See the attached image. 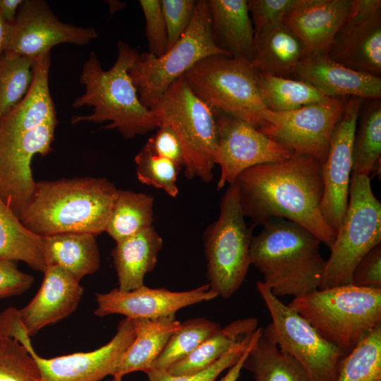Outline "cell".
Wrapping results in <instances>:
<instances>
[{
  "label": "cell",
  "mask_w": 381,
  "mask_h": 381,
  "mask_svg": "<svg viewBox=\"0 0 381 381\" xmlns=\"http://www.w3.org/2000/svg\"><path fill=\"white\" fill-rule=\"evenodd\" d=\"M235 182L243 215L253 226L276 218L286 219L331 248L336 234L321 213L323 184L321 164L316 159L294 153L280 162L248 168Z\"/></svg>",
  "instance_id": "1"
},
{
  "label": "cell",
  "mask_w": 381,
  "mask_h": 381,
  "mask_svg": "<svg viewBox=\"0 0 381 381\" xmlns=\"http://www.w3.org/2000/svg\"><path fill=\"white\" fill-rule=\"evenodd\" d=\"M117 190L105 178L36 182L18 218L42 237L68 232L97 236L105 231Z\"/></svg>",
  "instance_id": "2"
},
{
  "label": "cell",
  "mask_w": 381,
  "mask_h": 381,
  "mask_svg": "<svg viewBox=\"0 0 381 381\" xmlns=\"http://www.w3.org/2000/svg\"><path fill=\"white\" fill-rule=\"evenodd\" d=\"M117 47L116 60L109 70L102 68L94 52L84 63L80 82L85 91L75 99L73 107L91 106L92 114L74 116L71 122L109 121L104 128L117 129L123 138L131 139L158 128L161 121L141 103L128 73L140 54L122 41Z\"/></svg>",
  "instance_id": "3"
},
{
  "label": "cell",
  "mask_w": 381,
  "mask_h": 381,
  "mask_svg": "<svg viewBox=\"0 0 381 381\" xmlns=\"http://www.w3.org/2000/svg\"><path fill=\"white\" fill-rule=\"evenodd\" d=\"M262 226L250 248V264L262 274V282L277 297L300 298L319 289L326 262L320 241L286 219Z\"/></svg>",
  "instance_id": "4"
},
{
  "label": "cell",
  "mask_w": 381,
  "mask_h": 381,
  "mask_svg": "<svg viewBox=\"0 0 381 381\" xmlns=\"http://www.w3.org/2000/svg\"><path fill=\"white\" fill-rule=\"evenodd\" d=\"M287 305L345 355L381 324V289L349 284L319 289Z\"/></svg>",
  "instance_id": "5"
},
{
  "label": "cell",
  "mask_w": 381,
  "mask_h": 381,
  "mask_svg": "<svg viewBox=\"0 0 381 381\" xmlns=\"http://www.w3.org/2000/svg\"><path fill=\"white\" fill-rule=\"evenodd\" d=\"M193 92L214 111L241 119L260 131L270 110L260 95L258 73L246 59L207 57L183 75Z\"/></svg>",
  "instance_id": "6"
},
{
  "label": "cell",
  "mask_w": 381,
  "mask_h": 381,
  "mask_svg": "<svg viewBox=\"0 0 381 381\" xmlns=\"http://www.w3.org/2000/svg\"><path fill=\"white\" fill-rule=\"evenodd\" d=\"M150 109L178 136L186 178L211 181L217 147L214 111L193 92L183 76L173 82Z\"/></svg>",
  "instance_id": "7"
},
{
  "label": "cell",
  "mask_w": 381,
  "mask_h": 381,
  "mask_svg": "<svg viewBox=\"0 0 381 381\" xmlns=\"http://www.w3.org/2000/svg\"><path fill=\"white\" fill-rule=\"evenodd\" d=\"M229 54L214 44L207 0L196 1L191 21L176 44L160 56L140 54L128 71L141 103L150 109L176 80L202 59Z\"/></svg>",
  "instance_id": "8"
},
{
  "label": "cell",
  "mask_w": 381,
  "mask_h": 381,
  "mask_svg": "<svg viewBox=\"0 0 381 381\" xmlns=\"http://www.w3.org/2000/svg\"><path fill=\"white\" fill-rule=\"evenodd\" d=\"M381 243V203L375 196L369 176L351 174L347 208L329 258L320 289L351 284L361 260Z\"/></svg>",
  "instance_id": "9"
},
{
  "label": "cell",
  "mask_w": 381,
  "mask_h": 381,
  "mask_svg": "<svg viewBox=\"0 0 381 381\" xmlns=\"http://www.w3.org/2000/svg\"><path fill=\"white\" fill-rule=\"evenodd\" d=\"M245 218L234 182L224 192L219 217L207 228L203 237L208 284L223 298H230L238 290L251 265L253 226L248 227Z\"/></svg>",
  "instance_id": "10"
},
{
  "label": "cell",
  "mask_w": 381,
  "mask_h": 381,
  "mask_svg": "<svg viewBox=\"0 0 381 381\" xmlns=\"http://www.w3.org/2000/svg\"><path fill=\"white\" fill-rule=\"evenodd\" d=\"M256 288L270 313L279 348L297 361L312 381H336L346 355L262 282H257Z\"/></svg>",
  "instance_id": "11"
},
{
  "label": "cell",
  "mask_w": 381,
  "mask_h": 381,
  "mask_svg": "<svg viewBox=\"0 0 381 381\" xmlns=\"http://www.w3.org/2000/svg\"><path fill=\"white\" fill-rule=\"evenodd\" d=\"M58 121L28 127L8 115L0 120V198L19 217L35 186L31 162L53 151Z\"/></svg>",
  "instance_id": "12"
},
{
  "label": "cell",
  "mask_w": 381,
  "mask_h": 381,
  "mask_svg": "<svg viewBox=\"0 0 381 381\" xmlns=\"http://www.w3.org/2000/svg\"><path fill=\"white\" fill-rule=\"evenodd\" d=\"M349 97H338L286 112L270 111L260 132L289 147L294 153L325 162L333 131Z\"/></svg>",
  "instance_id": "13"
},
{
  "label": "cell",
  "mask_w": 381,
  "mask_h": 381,
  "mask_svg": "<svg viewBox=\"0 0 381 381\" xmlns=\"http://www.w3.org/2000/svg\"><path fill=\"white\" fill-rule=\"evenodd\" d=\"M217 147L214 163L221 169L217 190L234 183L244 170L253 166L275 163L290 158L294 153L237 118L215 111Z\"/></svg>",
  "instance_id": "14"
},
{
  "label": "cell",
  "mask_w": 381,
  "mask_h": 381,
  "mask_svg": "<svg viewBox=\"0 0 381 381\" xmlns=\"http://www.w3.org/2000/svg\"><path fill=\"white\" fill-rule=\"evenodd\" d=\"M92 28L78 27L60 21L41 0L23 1L16 19L9 24L5 52L35 59L59 44L85 45L96 38Z\"/></svg>",
  "instance_id": "15"
},
{
  "label": "cell",
  "mask_w": 381,
  "mask_h": 381,
  "mask_svg": "<svg viewBox=\"0 0 381 381\" xmlns=\"http://www.w3.org/2000/svg\"><path fill=\"white\" fill-rule=\"evenodd\" d=\"M363 99L349 97L344 112L332 135L329 150L321 165L323 184L322 215L337 234L345 215L352 172L354 133Z\"/></svg>",
  "instance_id": "16"
},
{
  "label": "cell",
  "mask_w": 381,
  "mask_h": 381,
  "mask_svg": "<svg viewBox=\"0 0 381 381\" xmlns=\"http://www.w3.org/2000/svg\"><path fill=\"white\" fill-rule=\"evenodd\" d=\"M327 54L351 69L381 75V1L351 0Z\"/></svg>",
  "instance_id": "17"
},
{
  "label": "cell",
  "mask_w": 381,
  "mask_h": 381,
  "mask_svg": "<svg viewBox=\"0 0 381 381\" xmlns=\"http://www.w3.org/2000/svg\"><path fill=\"white\" fill-rule=\"evenodd\" d=\"M135 335L133 320L124 318L119 323L113 338L94 351L51 358L40 356L34 349L29 353L35 359L43 381H100L107 375H113Z\"/></svg>",
  "instance_id": "18"
},
{
  "label": "cell",
  "mask_w": 381,
  "mask_h": 381,
  "mask_svg": "<svg viewBox=\"0 0 381 381\" xmlns=\"http://www.w3.org/2000/svg\"><path fill=\"white\" fill-rule=\"evenodd\" d=\"M217 297L208 284L184 291L145 285L128 291L115 288L107 293L96 294L97 306L94 314L98 317L119 314L131 319H157L174 316L183 308Z\"/></svg>",
  "instance_id": "19"
},
{
  "label": "cell",
  "mask_w": 381,
  "mask_h": 381,
  "mask_svg": "<svg viewBox=\"0 0 381 381\" xmlns=\"http://www.w3.org/2000/svg\"><path fill=\"white\" fill-rule=\"evenodd\" d=\"M43 273L36 295L27 306L18 309V316L30 337L70 315L83 294L80 282L59 266L49 265Z\"/></svg>",
  "instance_id": "20"
},
{
  "label": "cell",
  "mask_w": 381,
  "mask_h": 381,
  "mask_svg": "<svg viewBox=\"0 0 381 381\" xmlns=\"http://www.w3.org/2000/svg\"><path fill=\"white\" fill-rule=\"evenodd\" d=\"M292 78L310 83L329 97L381 98L380 76L344 66L327 54L303 56Z\"/></svg>",
  "instance_id": "21"
},
{
  "label": "cell",
  "mask_w": 381,
  "mask_h": 381,
  "mask_svg": "<svg viewBox=\"0 0 381 381\" xmlns=\"http://www.w3.org/2000/svg\"><path fill=\"white\" fill-rule=\"evenodd\" d=\"M350 5L351 0H297L284 23L301 42L303 56L327 53Z\"/></svg>",
  "instance_id": "22"
},
{
  "label": "cell",
  "mask_w": 381,
  "mask_h": 381,
  "mask_svg": "<svg viewBox=\"0 0 381 381\" xmlns=\"http://www.w3.org/2000/svg\"><path fill=\"white\" fill-rule=\"evenodd\" d=\"M214 44L231 57L251 61L254 30L246 0H208Z\"/></svg>",
  "instance_id": "23"
},
{
  "label": "cell",
  "mask_w": 381,
  "mask_h": 381,
  "mask_svg": "<svg viewBox=\"0 0 381 381\" xmlns=\"http://www.w3.org/2000/svg\"><path fill=\"white\" fill-rule=\"evenodd\" d=\"M163 239L152 226L116 242L111 256L118 277V289L128 291L144 285L145 276L157 262Z\"/></svg>",
  "instance_id": "24"
},
{
  "label": "cell",
  "mask_w": 381,
  "mask_h": 381,
  "mask_svg": "<svg viewBox=\"0 0 381 381\" xmlns=\"http://www.w3.org/2000/svg\"><path fill=\"white\" fill-rule=\"evenodd\" d=\"M135 335L133 342L119 361L113 379H122L127 374L152 370L171 335L181 322L174 316L157 319H132Z\"/></svg>",
  "instance_id": "25"
},
{
  "label": "cell",
  "mask_w": 381,
  "mask_h": 381,
  "mask_svg": "<svg viewBox=\"0 0 381 381\" xmlns=\"http://www.w3.org/2000/svg\"><path fill=\"white\" fill-rule=\"evenodd\" d=\"M243 368L253 375L255 381H312L302 366L279 348L270 323L261 327Z\"/></svg>",
  "instance_id": "26"
},
{
  "label": "cell",
  "mask_w": 381,
  "mask_h": 381,
  "mask_svg": "<svg viewBox=\"0 0 381 381\" xmlns=\"http://www.w3.org/2000/svg\"><path fill=\"white\" fill-rule=\"evenodd\" d=\"M95 235L68 232L43 237L46 260L68 272L78 282L99 267L100 254Z\"/></svg>",
  "instance_id": "27"
},
{
  "label": "cell",
  "mask_w": 381,
  "mask_h": 381,
  "mask_svg": "<svg viewBox=\"0 0 381 381\" xmlns=\"http://www.w3.org/2000/svg\"><path fill=\"white\" fill-rule=\"evenodd\" d=\"M303 56L301 42L282 23L255 43L250 63L258 73L292 78Z\"/></svg>",
  "instance_id": "28"
},
{
  "label": "cell",
  "mask_w": 381,
  "mask_h": 381,
  "mask_svg": "<svg viewBox=\"0 0 381 381\" xmlns=\"http://www.w3.org/2000/svg\"><path fill=\"white\" fill-rule=\"evenodd\" d=\"M258 321L255 318L232 321L203 341L188 356L171 364L166 370L174 375L200 372L251 334L258 327Z\"/></svg>",
  "instance_id": "29"
},
{
  "label": "cell",
  "mask_w": 381,
  "mask_h": 381,
  "mask_svg": "<svg viewBox=\"0 0 381 381\" xmlns=\"http://www.w3.org/2000/svg\"><path fill=\"white\" fill-rule=\"evenodd\" d=\"M0 260L22 261L42 272L48 266L43 237L28 229L1 198Z\"/></svg>",
  "instance_id": "30"
},
{
  "label": "cell",
  "mask_w": 381,
  "mask_h": 381,
  "mask_svg": "<svg viewBox=\"0 0 381 381\" xmlns=\"http://www.w3.org/2000/svg\"><path fill=\"white\" fill-rule=\"evenodd\" d=\"M151 195L118 189L105 231L118 242L152 226Z\"/></svg>",
  "instance_id": "31"
},
{
  "label": "cell",
  "mask_w": 381,
  "mask_h": 381,
  "mask_svg": "<svg viewBox=\"0 0 381 381\" xmlns=\"http://www.w3.org/2000/svg\"><path fill=\"white\" fill-rule=\"evenodd\" d=\"M258 85L265 106L274 112H286L329 98L310 83L291 78L258 73Z\"/></svg>",
  "instance_id": "32"
},
{
  "label": "cell",
  "mask_w": 381,
  "mask_h": 381,
  "mask_svg": "<svg viewBox=\"0 0 381 381\" xmlns=\"http://www.w3.org/2000/svg\"><path fill=\"white\" fill-rule=\"evenodd\" d=\"M359 116L353 141L352 173L369 176L380 171V99L368 100Z\"/></svg>",
  "instance_id": "33"
},
{
  "label": "cell",
  "mask_w": 381,
  "mask_h": 381,
  "mask_svg": "<svg viewBox=\"0 0 381 381\" xmlns=\"http://www.w3.org/2000/svg\"><path fill=\"white\" fill-rule=\"evenodd\" d=\"M336 381H381V324L344 356Z\"/></svg>",
  "instance_id": "34"
},
{
  "label": "cell",
  "mask_w": 381,
  "mask_h": 381,
  "mask_svg": "<svg viewBox=\"0 0 381 381\" xmlns=\"http://www.w3.org/2000/svg\"><path fill=\"white\" fill-rule=\"evenodd\" d=\"M221 328L217 322L195 318L181 322L164 349L154 361L152 369L167 370L171 364L193 351L203 341Z\"/></svg>",
  "instance_id": "35"
},
{
  "label": "cell",
  "mask_w": 381,
  "mask_h": 381,
  "mask_svg": "<svg viewBox=\"0 0 381 381\" xmlns=\"http://www.w3.org/2000/svg\"><path fill=\"white\" fill-rule=\"evenodd\" d=\"M35 59L5 52L0 60V120L26 95Z\"/></svg>",
  "instance_id": "36"
},
{
  "label": "cell",
  "mask_w": 381,
  "mask_h": 381,
  "mask_svg": "<svg viewBox=\"0 0 381 381\" xmlns=\"http://www.w3.org/2000/svg\"><path fill=\"white\" fill-rule=\"evenodd\" d=\"M135 162L139 181L163 190L172 198L178 195L176 181L181 166L157 155L148 142L136 155Z\"/></svg>",
  "instance_id": "37"
},
{
  "label": "cell",
  "mask_w": 381,
  "mask_h": 381,
  "mask_svg": "<svg viewBox=\"0 0 381 381\" xmlns=\"http://www.w3.org/2000/svg\"><path fill=\"white\" fill-rule=\"evenodd\" d=\"M0 381H43L30 353L16 340L0 337Z\"/></svg>",
  "instance_id": "38"
},
{
  "label": "cell",
  "mask_w": 381,
  "mask_h": 381,
  "mask_svg": "<svg viewBox=\"0 0 381 381\" xmlns=\"http://www.w3.org/2000/svg\"><path fill=\"white\" fill-rule=\"evenodd\" d=\"M255 330L234 346L209 367L200 372L188 375H174L166 370L152 369L146 373L147 376L146 381H214L224 370L235 364L241 357L250 344Z\"/></svg>",
  "instance_id": "39"
},
{
  "label": "cell",
  "mask_w": 381,
  "mask_h": 381,
  "mask_svg": "<svg viewBox=\"0 0 381 381\" xmlns=\"http://www.w3.org/2000/svg\"><path fill=\"white\" fill-rule=\"evenodd\" d=\"M296 2L297 0L247 1L254 30V45L272 30L284 23L285 17Z\"/></svg>",
  "instance_id": "40"
},
{
  "label": "cell",
  "mask_w": 381,
  "mask_h": 381,
  "mask_svg": "<svg viewBox=\"0 0 381 381\" xmlns=\"http://www.w3.org/2000/svg\"><path fill=\"white\" fill-rule=\"evenodd\" d=\"M167 32V50L172 47L188 28L193 16L194 0H160Z\"/></svg>",
  "instance_id": "41"
},
{
  "label": "cell",
  "mask_w": 381,
  "mask_h": 381,
  "mask_svg": "<svg viewBox=\"0 0 381 381\" xmlns=\"http://www.w3.org/2000/svg\"><path fill=\"white\" fill-rule=\"evenodd\" d=\"M145 20L148 53L160 56L167 47V32L160 0H140Z\"/></svg>",
  "instance_id": "42"
},
{
  "label": "cell",
  "mask_w": 381,
  "mask_h": 381,
  "mask_svg": "<svg viewBox=\"0 0 381 381\" xmlns=\"http://www.w3.org/2000/svg\"><path fill=\"white\" fill-rule=\"evenodd\" d=\"M351 284L381 289V243L370 250L355 267Z\"/></svg>",
  "instance_id": "43"
},
{
  "label": "cell",
  "mask_w": 381,
  "mask_h": 381,
  "mask_svg": "<svg viewBox=\"0 0 381 381\" xmlns=\"http://www.w3.org/2000/svg\"><path fill=\"white\" fill-rule=\"evenodd\" d=\"M33 282L31 275L18 268L16 261L0 260V299L24 293Z\"/></svg>",
  "instance_id": "44"
},
{
  "label": "cell",
  "mask_w": 381,
  "mask_h": 381,
  "mask_svg": "<svg viewBox=\"0 0 381 381\" xmlns=\"http://www.w3.org/2000/svg\"><path fill=\"white\" fill-rule=\"evenodd\" d=\"M147 142L160 157L179 166L183 165V154L181 143L174 131L167 124L161 123L156 134Z\"/></svg>",
  "instance_id": "45"
},
{
  "label": "cell",
  "mask_w": 381,
  "mask_h": 381,
  "mask_svg": "<svg viewBox=\"0 0 381 381\" xmlns=\"http://www.w3.org/2000/svg\"><path fill=\"white\" fill-rule=\"evenodd\" d=\"M0 337L16 340L28 352L33 349L30 336L14 307L8 308L0 314Z\"/></svg>",
  "instance_id": "46"
},
{
  "label": "cell",
  "mask_w": 381,
  "mask_h": 381,
  "mask_svg": "<svg viewBox=\"0 0 381 381\" xmlns=\"http://www.w3.org/2000/svg\"><path fill=\"white\" fill-rule=\"evenodd\" d=\"M260 329L261 327H258V329L255 332L253 340L248 349L246 350L241 357L238 360V361L229 368L227 373L219 381H237L241 375V370L243 368V363L246 357L252 344L258 337L260 332Z\"/></svg>",
  "instance_id": "47"
},
{
  "label": "cell",
  "mask_w": 381,
  "mask_h": 381,
  "mask_svg": "<svg viewBox=\"0 0 381 381\" xmlns=\"http://www.w3.org/2000/svg\"><path fill=\"white\" fill-rule=\"evenodd\" d=\"M22 3V0H0V13L8 24L14 22Z\"/></svg>",
  "instance_id": "48"
},
{
  "label": "cell",
  "mask_w": 381,
  "mask_h": 381,
  "mask_svg": "<svg viewBox=\"0 0 381 381\" xmlns=\"http://www.w3.org/2000/svg\"><path fill=\"white\" fill-rule=\"evenodd\" d=\"M9 32V24L0 13V60L6 52Z\"/></svg>",
  "instance_id": "49"
},
{
  "label": "cell",
  "mask_w": 381,
  "mask_h": 381,
  "mask_svg": "<svg viewBox=\"0 0 381 381\" xmlns=\"http://www.w3.org/2000/svg\"><path fill=\"white\" fill-rule=\"evenodd\" d=\"M113 381H122V379H112Z\"/></svg>",
  "instance_id": "50"
},
{
  "label": "cell",
  "mask_w": 381,
  "mask_h": 381,
  "mask_svg": "<svg viewBox=\"0 0 381 381\" xmlns=\"http://www.w3.org/2000/svg\"><path fill=\"white\" fill-rule=\"evenodd\" d=\"M109 381H113V380H109Z\"/></svg>",
  "instance_id": "51"
}]
</instances>
